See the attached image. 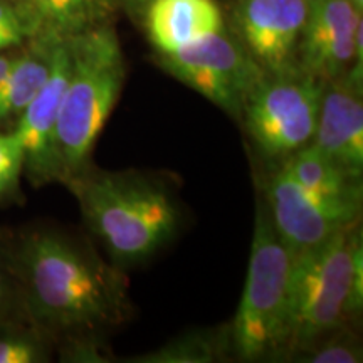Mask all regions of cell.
I'll return each instance as SVG.
<instances>
[{
	"instance_id": "obj_1",
	"label": "cell",
	"mask_w": 363,
	"mask_h": 363,
	"mask_svg": "<svg viewBox=\"0 0 363 363\" xmlns=\"http://www.w3.org/2000/svg\"><path fill=\"white\" fill-rule=\"evenodd\" d=\"M6 261L22 311L52 340L116 328L131 316L123 267L108 264L89 242L56 229L19 238Z\"/></svg>"
},
{
	"instance_id": "obj_2",
	"label": "cell",
	"mask_w": 363,
	"mask_h": 363,
	"mask_svg": "<svg viewBox=\"0 0 363 363\" xmlns=\"http://www.w3.org/2000/svg\"><path fill=\"white\" fill-rule=\"evenodd\" d=\"M66 185L79 203L84 224L118 267L150 259L179 233L177 199L153 175L89 165Z\"/></svg>"
},
{
	"instance_id": "obj_3",
	"label": "cell",
	"mask_w": 363,
	"mask_h": 363,
	"mask_svg": "<svg viewBox=\"0 0 363 363\" xmlns=\"http://www.w3.org/2000/svg\"><path fill=\"white\" fill-rule=\"evenodd\" d=\"M71 72L57 120L61 184L91 165V153L126 79V65L116 33L99 26L67 39Z\"/></svg>"
},
{
	"instance_id": "obj_4",
	"label": "cell",
	"mask_w": 363,
	"mask_h": 363,
	"mask_svg": "<svg viewBox=\"0 0 363 363\" xmlns=\"http://www.w3.org/2000/svg\"><path fill=\"white\" fill-rule=\"evenodd\" d=\"M294 252L272 225L262 199L257 201L246 284L233 323V357L262 362L286 357L291 326V271Z\"/></svg>"
},
{
	"instance_id": "obj_5",
	"label": "cell",
	"mask_w": 363,
	"mask_h": 363,
	"mask_svg": "<svg viewBox=\"0 0 363 363\" xmlns=\"http://www.w3.org/2000/svg\"><path fill=\"white\" fill-rule=\"evenodd\" d=\"M360 240V224L355 222L325 242L294 254L291 326L286 357L303 352L331 331L350 323L347 299L353 252Z\"/></svg>"
},
{
	"instance_id": "obj_6",
	"label": "cell",
	"mask_w": 363,
	"mask_h": 363,
	"mask_svg": "<svg viewBox=\"0 0 363 363\" xmlns=\"http://www.w3.org/2000/svg\"><path fill=\"white\" fill-rule=\"evenodd\" d=\"M323 81L301 71L266 74L251 91L240 120L266 158H286L315 135Z\"/></svg>"
},
{
	"instance_id": "obj_7",
	"label": "cell",
	"mask_w": 363,
	"mask_h": 363,
	"mask_svg": "<svg viewBox=\"0 0 363 363\" xmlns=\"http://www.w3.org/2000/svg\"><path fill=\"white\" fill-rule=\"evenodd\" d=\"M158 62L238 121L251 91L266 76L247 49L224 29L175 52L160 54Z\"/></svg>"
},
{
	"instance_id": "obj_8",
	"label": "cell",
	"mask_w": 363,
	"mask_h": 363,
	"mask_svg": "<svg viewBox=\"0 0 363 363\" xmlns=\"http://www.w3.org/2000/svg\"><path fill=\"white\" fill-rule=\"evenodd\" d=\"M262 201L276 233L294 254L325 242L345 227L360 222L362 201L308 190L284 167L266 180Z\"/></svg>"
},
{
	"instance_id": "obj_9",
	"label": "cell",
	"mask_w": 363,
	"mask_h": 363,
	"mask_svg": "<svg viewBox=\"0 0 363 363\" xmlns=\"http://www.w3.org/2000/svg\"><path fill=\"white\" fill-rule=\"evenodd\" d=\"M69 72V48L66 40H57L52 45V62L48 81L21 113L12 128L24 148V175L34 187H44L54 182L61 184L56 133Z\"/></svg>"
},
{
	"instance_id": "obj_10",
	"label": "cell",
	"mask_w": 363,
	"mask_h": 363,
	"mask_svg": "<svg viewBox=\"0 0 363 363\" xmlns=\"http://www.w3.org/2000/svg\"><path fill=\"white\" fill-rule=\"evenodd\" d=\"M362 11L352 0H310L298 44V71L330 83L342 78L355 61Z\"/></svg>"
},
{
	"instance_id": "obj_11",
	"label": "cell",
	"mask_w": 363,
	"mask_h": 363,
	"mask_svg": "<svg viewBox=\"0 0 363 363\" xmlns=\"http://www.w3.org/2000/svg\"><path fill=\"white\" fill-rule=\"evenodd\" d=\"M310 0H240L238 27L242 45L266 74L298 71V44Z\"/></svg>"
},
{
	"instance_id": "obj_12",
	"label": "cell",
	"mask_w": 363,
	"mask_h": 363,
	"mask_svg": "<svg viewBox=\"0 0 363 363\" xmlns=\"http://www.w3.org/2000/svg\"><path fill=\"white\" fill-rule=\"evenodd\" d=\"M353 174L363 172L362 89L343 78L325 84L311 142Z\"/></svg>"
},
{
	"instance_id": "obj_13",
	"label": "cell",
	"mask_w": 363,
	"mask_h": 363,
	"mask_svg": "<svg viewBox=\"0 0 363 363\" xmlns=\"http://www.w3.org/2000/svg\"><path fill=\"white\" fill-rule=\"evenodd\" d=\"M224 29L216 0H150L147 33L160 54L175 52Z\"/></svg>"
},
{
	"instance_id": "obj_14",
	"label": "cell",
	"mask_w": 363,
	"mask_h": 363,
	"mask_svg": "<svg viewBox=\"0 0 363 363\" xmlns=\"http://www.w3.org/2000/svg\"><path fill=\"white\" fill-rule=\"evenodd\" d=\"M30 30V39L67 40L106 26L115 0H16Z\"/></svg>"
},
{
	"instance_id": "obj_15",
	"label": "cell",
	"mask_w": 363,
	"mask_h": 363,
	"mask_svg": "<svg viewBox=\"0 0 363 363\" xmlns=\"http://www.w3.org/2000/svg\"><path fill=\"white\" fill-rule=\"evenodd\" d=\"M30 45L17 54L11 72L0 84V126L16 125L17 118L39 93L51 72L52 45L57 40L29 39Z\"/></svg>"
},
{
	"instance_id": "obj_16",
	"label": "cell",
	"mask_w": 363,
	"mask_h": 363,
	"mask_svg": "<svg viewBox=\"0 0 363 363\" xmlns=\"http://www.w3.org/2000/svg\"><path fill=\"white\" fill-rule=\"evenodd\" d=\"M283 167L308 190L330 197L362 201V175L353 174L333 162L313 143L286 157Z\"/></svg>"
},
{
	"instance_id": "obj_17",
	"label": "cell",
	"mask_w": 363,
	"mask_h": 363,
	"mask_svg": "<svg viewBox=\"0 0 363 363\" xmlns=\"http://www.w3.org/2000/svg\"><path fill=\"white\" fill-rule=\"evenodd\" d=\"M233 357L229 325L197 328L172 338L157 350L130 358V363H216Z\"/></svg>"
},
{
	"instance_id": "obj_18",
	"label": "cell",
	"mask_w": 363,
	"mask_h": 363,
	"mask_svg": "<svg viewBox=\"0 0 363 363\" xmlns=\"http://www.w3.org/2000/svg\"><path fill=\"white\" fill-rule=\"evenodd\" d=\"M52 338L34 323L17 320L0 325V363H44L51 360Z\"/></svg>"
},
{
	"instance_id": "obj_19",
	"label": "cell",
	"mask_w": 363,
	"mask_h": 363,
	"mask_svg": "<svg viewBox=\"0 0 363 363\" xmlns=\"http://www.w3.org/2000/svg\"><path fill=\"white\" fill-rule=\"evenodd\" d=\"M291 358L305 363H360L363 352L355 331L348 330V325H345L303 352L294 353Z\"/></svg>"
},
{
	"instance_id": "obj_20",
	"label": "cell",
	"mask_w": 363,
	"mask_h": 363,
	"mask_svg": "<svg viewBox=\"0 0 363 363\" xmlns=\"http://www.w3.org/2000/svg\"><path fill=\"white\" fill-rule=\"evenodd\" d=\"M24 175V148L13 130H0V206L16 202Z\"/></svg>"
},
{
	"instance_id": "obj_21",
	"label": "cell",
	"mask_w": 363,
	"mask_h": 363,
	"mask_svg": "<svg viewBox=\"0 0 363 363\" xmlns=\"http://www.w3.org/2000/svg\"><path fill=\"white\" fill-rule=\"evenodd\" d=\"M59 360L69 363H108L113 362L111 352L98 333H72L57 338Z\"/></svg>"
},
{
	"instance_id": "obj_22",
	"label": "cell",
	"mask_w": 363,
	"mask_h": 363,
	"mask_svg": "<svg viewBox=\"0 0 363 363\" xmlns=\"http://www.w3.org/2000/svg\"><path fill=\"white\" fill-rule=\"evenodd\" d=\"M17 310L22 311L19 286H17L6 257H0V325L16 320L13 311Z\"/></svg>"
},
{
	"instance_id": "obj_23",
	"label": "cell",
	"mask_w": 363,
	"mask_h": 363,
	"mask_svg": "<svg viewBox=\"0 0 363 363\" xmlns=\"http://www.w3.org/2000/svg\"><path fill=\"white\" fill-rule=\"evenodd\" d=\"M363 308V244L362 240L357 244L353 252L352 276H350V291L347 299V315L348 320H355L360 316Z\"/></svg>"
},
{
	"instance_id": "obj_24",
	"label": "cell",
	"mask_w": 363,
	"mask_h": 363,
	"mask_svg": "<svg viewBox=\"0 0 363 363\" xmlns=\"http://www.w3.org/2000/svg\"><path fill=\"white\" fill-rule=\"evenodd\" d=\"M17 54H19V52H13L12 49H7V51H0V84L6 81L7 74L11 72L13 62H16Z\"/></svg>"
},
{
	"instance_id": "obj_25",
	"label": "cell",
	"mask_w": 363,
	"mask_h": 363,
	"mask_svg": "<svg viewBox=\"0 0 363 363\" xmlns=\"http://www.w3.org/2000/svg\"><path fill=\"white\" fill-rule=\"evenodd\" d=\"M352 2H353V6L358 9V11H362V9H363V0H352Z\"/></svg>"
},
{
	"instance_id": "obj_26",
	"label": "cell",
	"mask_w": 363,
	"mask_h": 363,
	"mask_svg": "<svg viewBox=\"0 0 363 363\" xmlns=\"http://www.w3.org/2000/svg\"><path fill=\"white\" fill-rule=\"evenodd\" d=\"M126 4H148L150 0H123Z\"/></svg>"
}]
</instances>
